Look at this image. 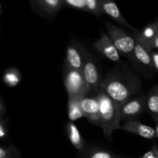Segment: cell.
I'll return each instance as SVG.
<instances>
[{
	"label": "cell",
	"instance_id": "cell-1",
	"mask_svg": "<svg viewBox=\"0 0 158 158\" xmlns=\"http://www.w3.org/2000/svg\"><path fill=\"white\" fill-rule=\"evenodd\" d=\"M139 77L125 65L115 66L102 80L100 90L107 94L120 108L141 91Z\"/></svg>",
	"mask_w": 158,
	"mask_h": 158
},
{
	"label": "cell",
	"instance_id": "cell-2",
	"mask_svg": "<svg viewBox=\"0 0 158 158\" xmlns=\"http://www.w3.org/2000/svg\"><path fill=\"white\" fill-rule=\"evenodd\" d=\"M97 99L100 103V126L103 134L108 140L112 139L113 131L120 129L121 127V108L103 91L97 93Z\"/></svg>",
	"mask_w": 158,
	"mask_h": 158
},
{
	"label": "cell",
	"instance_id": "cell-3",
	"mask_svg": "<svg viewBox=\"0 0 158 158\" xmlns=\"http://www.w3.org/2000/svg\"><path fill=\"white\" fill-rule=\"evenodd\" d=\"M106 27L108 35L120 55L132 60L136 43L135 39L110 22H106Z\"/></svg>",
	"mask_w": 158,
	"mask_h": 158
},
{
	"label": "cell",
	"instance_id": "cell-4",
	"mask_svg": "<svg viewBox=\"0 0 158 158\" xmlns=\"http://www.w3.org/2000/svg\"><path fill=\"white\" fill-rule=\"evenodd\" d=\"M63 80L68 97L80 99L90 92L82 71L64 68Z\"/></svg>",
	"mask_w": 158,
	"mask_h": 158
},
{
	"label": "cell",
	"instance_id": "cell-5",
	"mask_svg": "<svg viewBox=\"0 0 158 158\" xmlns=\"http://www.w3.org/2000/svg\"><path fill=\"white\" fill-rule=\"evenodd\" d=\"M86 49L77 40H72L66 47L65 69L82 71Z\"/></svg>",
	"mask_w": 158,
	"mask_h": 158
},
{
	"label": "cell",
	"instance_id": "cell-6",
	"mask_svg": "<svg viewBox=\"0 0 158 158\" xmlns=\"http://www.w3.org/2000/svg\"><path fill=\"white\" fill-rule=\"evenodd\" d=\"M147 111V96L137 95L126 102L120 110L122 120H136Z\"/></svg>",
	"mask_w": 158,
	"mask_h": 158
},
{
	"label": "cell",
	"instance_id": "cell-7",
	"mask_svg": "<svg viewBox=\"0 0 158 158\" xmlns=\"http://www.w3.org/2000/svg\"><path fill=\"white\" fill-rule=\"evenodd\" d=\"M82 73H83L85 80L89 86V90L98 93L100 89L102 80L100 79V76L97 65H96L95 60L90 52L87 50H86V52H85Z\"/></svg>",
	"mask_w": 158,
	"mask_h": 158
},
{
	"label": "cell",
	"instance_id": "cell-8",
	"mask_svg": "<svg viewBox=\"0 0 158 158\" xmlns=\"http://www.w3.org/2000/svg\"><path fill=\"white\" fill-rule=\"evenodd\" d=\"M94 48L96 51L100 52L103 56L115 63L120 62V54L114 46L108 34L103 32L98 40L94 43Z\"/></svg>",
	"mask_w": 158,
	"mask_h": 158
},
{
	"label": "cell",
	"instance_id": "cell-9",
	"mask_svg": "<svg viewBox=\"0 0 158 158\" xmlns=\"http://www.w3.org/2000/svg\"><path fill=\"white\" fill-rule=\"evenodd\" d=\"M80 104L84 117L94 125L100 126V103L97 97H84L80 99Z\"/></svg>",
	"mask_w": 158,
	"mask_h": 158
},
{
	"label": "cell",
	"instance_id": "cell-10",
	"mask_svg": "<svg viewBox=\"0 0 158 158\" xmlns=\"http://www.w3.org/2000/svg\"><path fill=\"white\" fill-rule=\"evenodd\" d=\"M152 52L153 51L150 50L143 43L136 40L132 61H135L137 64L144 68L147 70H155L153 65L152 56H151Z\"/></svg>",
	"mask_w": 158,
	"mask_h": 158
},
{
	"label": "cell",
	"instance_id": "cell-11",
	"mask_svg": "<svg viewBox=\"0 0 158 158\" xmlns=\"http://www.w3.org/2000/svg\"><path fill=\"white\" fill-rule=\"evenodd\" d=\"M120 129L146 139H153L156 137V131L154 128L137 120H125L123 125L120 127Z\"/></svg>",
	"mask_w": 158,
	"mask_h": 158
},
{
	"label": "cell",
	"instance_id": "cell-12",
	"mask_svg": "<svg viewBox=\"0 0 158 158\" xmlns=\"http://www.w3.org/2000/svg\"><path fill=\"white\" fill-rule=\"evenodd\" d=\"M100 6L103 13L106 14L117 23L131 29L133 32L135 30V28L125 19L114 0H100Z\"/></svg>",
	"mask_w": 158,
	"mask_h": 158
},
{
	"label": "cell",
	"instance_id": "cell-13",
	"mask_svg": "<svg viewBox=\"0 0 158 158\" xmlns=\"http://www.w3.org/2000/svg\"><path fill=\"white\" fill-rule=\"evenodd\" d=\"M66 131L73 146L79 151L80 155L86 151V144L84 139L82 137L77 127L73 122H69L66 124Z\"/></svg>",
	"mask_w": 158,
	"mask_h": 158
},
{
	"label": "cell",
	"instance_id": "cell-14",
	"mask_svg": "<svg viewBox=\"0 0 158 158\" xmlns=\"http://www.w3.org/2000/svg\"><path fill=\"white\" fill-rule=\"evenodd\" d=\"M147 111L155 123L158 121V86L157 85L151 87L147 96Z\"/></svg>",
	"mask_w": 158,
	"mask_h": 158
},
{
	"label": "cell",
	"instance_id": "cell-15",
	"mask_svg": "<svg viewBox=\"0 0 158 158\" xmlns=\"http://www.w3.org/2000/svg\"><path fill=\"white\" fill-rule=\"evenodd\" d=\"M134 33V39L140 41L147 42L154 39L158 34V17L155 21L148 25L141 32L136 29Z\"/></svg>",
	"mask_w": 158,
	"mask_h": 158
},
{
	"label": "cell",
	"instance_id": "cell-16",
	"mask_svg": "<svg viewBox=\"0 0 158 158\" xmlns=\"http://www.w3.org/2000/svg\"><path fill=\"white\" fill-rule=\"evenodd\" d=\"M68 117L71 122L84 117L79 98L68 97Z\"/></svg>",
	"mask_w": 158,
	"mask_h": 158
},
{
	"label": "cell",
	"instance_id": "cell-17",
	"mask_svg": "<svg viewBox=\"0 0 158 158\" xmlns=\"http://www.w3.org/2000/svg\"><path fill=\"white\" fill-rule=\"evenodd\" d=\"M35 1L42 10L49 15H54L57 13L63 6V0H35Z\"/></svg>",
	"mask_w": 158,
	"mask_h": 158
},
{
	"label": "cell",
	"instance_id": "cell-18",
	"mask_svg": "<svg viewBox=\"0 0 158 158\" xmlns=\"http://www.w3.org/2000/svg\"><path fill=\"white\" fill-rule=\"evenodd\" d=\"M22 80L19 71L15 68H10L5 72L2 77L3 83L9 87L16 86Z\"/></svg>",
	"mask_w": 158,
	"mask_h": 158
},
{
	"label": "cell",
	"instance_id": "cell-19",
	"mask_svg": "<svg viewBox=\"0 0 158 158\" xmlns=\"http://www.w3.org/2000/svg\"><path fill=\"white\" fill-rule=\"evenodd\" d=\"M80 156H83L85 158H123L122 156L117 155L114 153L101 148H92L86 150V152Z\"/></svg>",
	"mask_w": 158,
	"mask_h": 158
},
{
	"label": "cell",
	"instance_id": "cell-20",
	"mask_svg": "<svg viewBox=\"0 0 158 158\" xmlns=\"http://www.w3.org/2000/svg\"><path fill=\"white\" fill-rule=\"evenodd\" d=\"M0 158H23L19 151L15 146L0 145Z\"/></svg>",
	"mask_w": 158,
	"mask_h": 158
},
{
	"label": "cell",
	"instance_id": "cell-21",
	"mask_svg": "<svg viewBox=\"0 0 158 158\" xmlns=\"http://www.w3.org/2000/svg\"><path fill=\"white\" fill-rule=\"evenodd\" d=\"M88 12L96 16H100L103 14L100 6V0H84Z\"/></svg>",
	"mask_w": 158,
	"mask_h": 158
},
{
	"label": "cell",
	"instance_id": "cell-22",
	"mask_svg": "<svg viewBox=\"0 0 158 158\" xmlns=\"http://www.w3.org/2000/svg\"><path fill=\"white\" fill-rule=\"evenodd\" d=\"M63 5H66L71 8L87 12L84 0H63Z\"/></svg>",
	"mask_w": 158,
	"mask_h": 158
},
{
	"label": "cell",
	"instance_id": "cell-23",
	"mask_svg": "<svg viewBox=\"0 0 158 158\" xmlns=\"http://www.w3.org/2000/svg\"><path fill=\"white\" fill-rule=\"evenodd\" d=\"M4 115L0 114V140H4L7 138L9 134V127L8 121L3 117Z\"/></svg>",
	"mask_w": 158,
	"mask_h": 158
},
{
	"label": "cell",
	"instance_id": "cell-24",
	"mask_svg": "<svg viewBox=\"0 0 158 158\" xmlns=\"http://www.w3.org/2000/svg\"><path fill=\"white\" fill-rule=\"evenodd\" d=\"M137 41L143 43L145 46H147V47L151 51H153V49H158V34L155 37H154V39H152V40H150V41L143 42V41H140V40H137Z\"/></svg>",
	"mask_w": 158,
	"mask_h": 158
},
{
	"label": "cell",
	"instance_id": "cell-25",
	"mask_svg": "<svg viewBox=\"0 0 158 158\" xmlns=\"http://www.w3.org/2000/svg\"><path fill=\"white\" fill-rule=\"evenodd\" d=\"M141 158H158V147L155 144L153 145L152 148Z\"/></svg>",
	"mask_w": 158,
	"mask_h": 158
},
{
	"label": "cell",
	"instance_id": "cell-26",
	"mask_svg": "<svg viewBox=\"0 0 158 158\" xmlns=\"http://www.w3.org/2000/svg\"><path fill=\"white\" fill-rule=\"evenodd\" d=\"M151 56H152L153 65H154V69L158 71V52H152Z\"/></svg>",
	"mask_w": 158,
	"mask_h": 158
},
{
	"label": "cell",
	"instance_id": "cell-27",
	"mask_svg": "<svg viewBox=\"0 0 158 158\" xmlns=\"http://www.w3.org/2000/svg\"><path fill=\"white\" fill-rule=\"evenodd\" d=\"M6 112V106H5L4 103H3L2 100V99L0 98V114L2 115H4Z\"/></svg>",
	"mask_w": 158,
	"mask_h": 158
},
{
	"label": "cell",
	"instance_id": "cell-28",
	"mask_svg": "<svg viewBox=\"0 0 158 158\" xmlns=\"http://www.w3.org/2000/svg\"><path fill=\"white\" fill-rule=\"evenodd\" d=\"M155 131H156V137H157V139H158V121L156 122Z\"/></svg>",
	"mask_w": 158,
	"mask_h": 158
},
{
	"label": "cell",
	"instance_id": "cell-29",
	"mask_svg": "<svg viewBox=\"0 0 158 158\" xmlns=\"http://www.w3.org/2000/svg\"><path fill=\"white\" fill-rule=\"evenodd\" d=\"M0 15H1V6H0Z\"/></svg>",
	"mask_w": 158,
	"mask_h": 158
},
{
	"label": "cell",
	"instance_id": "cell-30",
	"mask_svg": "<svg viewBox=\"0 0 158 158\" xmlns=\"http://www.w3.org/2000/svg\"><path fill=\"white\" fill-rule=\"evenodd\" d=\"M123 158H133V157H123Z\"/></svg>",
	"mask_w": 158,
	"mask_h": 158
},
{
	"label": "cell",
	"instance_id": "cell-31",
	"mask_svg": "<svg viewBox=\"0 0 158 158\" xmlns=\"http://www.w3.org/2000/svg\"><path fill=\"white\" fill-rule=\"evenodd\" d=\"M80 158H85V157H83V156H80Z\"/></svg>",
	"mask_w": 158,
	"mask_h": 158
}]
</instances>
